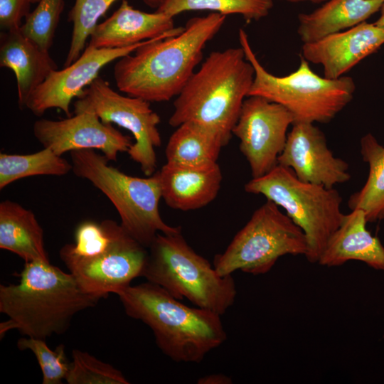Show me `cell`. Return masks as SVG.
I'll list each match as a JSON object with an SVG mask.
<instances>
[{
    "instance_id": "obj_1",
    "label": "cell",
    "mask_w": 384,
    "mask_h": 384,
    "mask_svg": "<svg viewBox=\"0 0 384 384\" xmlns=\"http://www.w3.org/2000/svg\"><path fill=\"white\" fill-rule=\"evenodd\" d=\"M225 18L215 12L191 18L185 26L149 40L117 59L114 67L117 88L149 102L176 97L201 61L206 43L218 33Z\"/></svg>"
},
{
    "instance_id": "obj_2",
    "label": "cell",
    "mask_w": 384,
    "mask_h": 384,
    "mask_svg": "<svg viewBox=\"0 0 384 384\" xmlns=\"http://www.w3.org/2000/svg\"><path fill=\"white\" fill-rule=\"evenodd\" d=\"M100 299L50 262H25L17 283L0 285V312L8 317L0 324L1 337L12 329L44 340L62 334L76 314Z\"/></svg>"
},
{
    "instance_id": "obj_3",
    "label": "cell",
    "mask_w": 384,
    "mask_h": 384,
    "mask_svg": "<svg viewBox=\"0 0 384 384\" xmlns=\"http://www.w3.org/2000/svg\"><path fill=\"white\" fill-rule=\"evenodd\" d=\"M117 295L126 314L147 325L158 348L174 361L200 363L227 339L220 315L186 306L157 284L129 285Z\"/></svg>"
},
{
    "instance_id": "obj_4",
    "label": "cell",
    "mask_w": 384,
    "mask_h": 384,
    "mask_svg": "<svg viewBox=\"0 0 384 384\" xmlns=\"http://www.w3.org/2000/svg\"><path fill=\"white\" fill-rule=\"evenodd\" d=\"M243 49L211 52L174 102L169 124L196 122L218 132L228 143L254 80Z\"/></svg>"
},
{
    "instance_id": "obj_5",
    "label": "cell",
    "mask_w": 384,
    "mask_h": 384,
    "mask_svg": "<svg viewBox=\"0 0 384 384\" xmlns=\"http://www.w3.org/2000/svg\"><path fill=\"white\" fill-rule=\"evenodd\" d=\"M142 277L175 298L220 316L233 304L237 290L231 275L213 265L188 245L181 231L158 233L151 244Z\"/></svg>"
},
{
    "instance_id": "obj_6",
    "label": "cell",
    "mask_w": 384,
    "mask_h": 384,
    "mask_svg": "<svg viewBox=\"0 0 384 384\" xmlns=\"http://www.w3.org/2000/svg\"><path fill=\"white\" fill-rule=\"evenodd\" d=\"M73 172L89 181L114 205L120 225L133 238L149 248L159 233L181 231L166 224L159 213L161 198L157 171L145 178L133 176L110 166L103 154L92 149L70 152Z\"/></svg>"
},
{
    "instance_id": "obj_7",
    "label": "cell",
    "mask_w": 384,
    "mask_h": 384,
    "mask_svg": "<svg viewBox=\"0 0 384 384\" xmlns=\"http://www.w3.org/2000/svg\"><path fill=\"white\" fill-rule=\"evenodd\" d=\"M238 37L255 71L248 97L260 96L282 105L292 114L294 122L328 123L352 100L356 85L351 78L321 77L302 55L296 70L284 76L274 75L260 63L243 29H240Z\"/></svg>"
},
{
    "instance_id": "obj_8",
    "label": "cell",
    "mask_w": 384,
    "mask_h": 384,
    "mask_svg": "<svg viewBox=\"0 0 384 384\" xmlns=\"http://www.w3.org/2000/svg\"><path fill=\"white\" fill-rule=\"evenodd\" d=\"M245 191L261 194L285 210L305 235L308 245L305 257L311 263L319 262L344 215L337 190L302 181L291 169L279 164L265 175L252 178L245 183Z\"/></svg>"
},
{
    "instance_id": "obj_9",
    "label": "cell",
    "mask_w": 384,
    "mask_h": 384,
    "mask_svg": "<svg viewBox=\"0 0 384 384\" xmlns=\"http://www.w3.org/2000/svg\"><path fill=\"white\" fill-rule=\"evenodd\" d=\"M303 231L274 203L267 200L256 209L225 250L216 255L213 267L221 276L236 270L254 275L267 273L284 255H306Z\"/></svg>"
},
{
    "instance_id": "obj_10",
    "label": "cell",
    "mask_w": 384,
    "mask_h": 384,
    "mask_svg": "<svg viewBox=\"0 0 384 384\" xmlns=\"http://www.w3.org/2000/svg\"><path fill=\"white\" fill-rule=\"evenodd\" d=\"M73 106L74 113L90 110L103 122L116 124L129 130L134 139L127 151L130 159L139 165L146 176L156 172L155 149L161 144L158 129L161 119L149 102L118 93L99 76L85 88Z\"/></svg>"
},
{
    "instance_id": "obj_11",
    "label": "cell",
    "mask_w": 384,
    "mask_h": 384,
    "mask_svg": "<svg viewBox=\"0 0 384 384\" xmlns=\"http://www.w3.org/2000/svg\"><path fill=\"white\" fill-rule=\"evenodd\" d=\"M59 255L80 287L102 299L110 293L117 294L134 279L142 277L149 250L114 221L109 245L98 253L80 257L60 250Z\"/></svg>"
},
{
    "instance_id": "obj_12",
    "label": "cell",
    "mask_w": 384,
    "mask_h": 384,
    "mask_svg": "<svg viewBox=\"0 0 384 384\" xmlns=\"http://www.w3.org/2000/svg\"><path fill=\"white\" fill-rule=\"evenodd\" d=\"M294 122L292 114L279 104L260 96L244 100L233 134L240 140L252 178L265 175L278 164Z\"/></svg>"
},
{
    "instance_id": "obj_13",
    "label": "cell",
    "mask_w": 384,
    "mask_h": 384,
    "mask_svg": "<svg viewBox=\"0 0 384 384\" xmlns=\"http://www.w3.org/2000/svg\"><path fill=\"white\" fill-rule=\"evenodd\" d=\"M33 132L43 147L59 156L73 151L96 149L109 161H116L118 154L127 153L133 144L130 136L123 134L112 124L103 122L90 110L60 120L38 119Z\"/></svg>"
},
{
    "instance_id": "obj_14",
    "label": "cell",
    "mask_w": 384,
    "mask_h": 384,
    "mask_svg": "<svg viewBox=\"0 0 384 384\" xmlns=\"http://www.w3.org/2000/svg\"><path fill=\"white\" fill-rule=\"evenodd\" d=\"M146 41L122 48H95L87 46L71 65L53 71L27 100L25 107L36 116L57 108L70 117V104L81 95L108 63L132 53Z\"/></svg>"
},
{
    "instance_id": "obj_15",
    "label": "cell",
    "mask_w": 384,
    "mask_h": 384,
    "mask_svg": "<svg viewBox=\"0 0 384 384\" xmlns=\"http://www.w3.org/2000/svg\"><path fill=\"white\" fill-rule=\"evenodd\" d=\"M278 164L291 169L301 181L334 188L348 181V164L334 156L324 134L310 122H294Z\"/></svg>"
},
{
    "instance_id": "obj_16",
    "label": "cell",
    "mask_w": 384,
    "mask_h": 384,
    "mask_svg": "<svg viewBox=\"0 0 384 384\" xmlns=\"http://www.w3.org/2000/svg\"><path fill=\"white\" fill-rule=\"evenodd\" d=\"M384 44V29L364 21L348 29L303 43L302 56L322 66L324 76L337 79Z\"/></svg>"
},
{
    "instance_id": "obj_17",
    "label": "cell",
    "mask_w": 384,
    "mask_h": 384,
    "mask_svg": "<svg viewBox=\"0 0 384 384\" xmlns=\"http://www.w3.org/2000/svg\"><path fill=\"white\" fill-rule=\"evenodd\" d=\"M175 28L174 17L158 11H142L123 0L109 18L96 26L87 46L125 48L162 36Z\"/></svg>"
},
{
    "instance_id": "obj_18",
    "label": "cell",
    "mask_w": 384,
    "mask_h": 384,
    "mask_svg": "<svg viewBox=\"0 0 384 384\" xmlns=\"http://www.w3.org/2000/svg\"><path fill=\"white\" fill-rule=\"evenodd\" d=\"M157 174L161 198L170 208L182 211L198 210L211 203L223 179L218 163L192 166L166 162Z\"/></svg>"
},
{
    "instance_id": "obj_19",
    "label": "cell",
    "mask_w": 384,
    "mask_h": 384,
    "mask_svg": "<svg viewBox=\"0 0 384 384\" xmlns=\"http://www.w3.org/2000/svg\"><path fill=\"white\" fill-rule=\"evenodd\" d=\"M0 65L15 75L21 108L25 107L31 94L58 69L49 50L24 35L20 28L1 33Z\"/></svg>"
},
{
    "instance_id": "obj_20",
    "label": "cell",
    "mask_w": 384,
    "mask_h": 384,
    "mask_svg": "<svg viewBox=\"0 0 384 384\" xmlns=\"http://www.w3.org/2000/svg\"><path fill=\"white\" fill-rule=\"evenodd\" d=\"M367 223L366 214L361 209L344 214L318 263L323 266L337 267L350 260H358L384 272V246L366 229Z\"/></svg>"
},
{
    "instance_id": "obj_21",
    "label": "cell",
    "mask_w": 384,
    "mask_h": 384,
    "mask_svg": "<svg viewBox=\"0 0 384 384\" xmlns=\"http://www.w3.org/2000/svg\"><path fill=\"white\" fill-rule=\"evenodd\" d=\"M383 4V0H328L299 14L297 33L303 43L316 41L366 21Z\"/></svg>"
},
{
    "instance_id": "obj_22",
    "label": "cell",
    "mask_w": 384,
    "mask_h": 384,
    "mask_svg": "<svg viewBox=\"0 0 384 384\" xmlns=\"http://www.w3.org/2000/svg\"><path fill=\"white\" fill-rule=\"evenodd\" d=\"M0 248L25 262H50L43 230L34 213L11 200L0 203Z\"/></svg>"
},
{
    "instance_id": "obj_23",
    "label": "cell",
    "mask_w": 384,
    "mask_h": 384,
    "mask_svg": "<svg viewBox=\"0 0 384 384\" xmlns=\"http://www.w3.org/2000/svg\"><path fill=\"white\" fill-rule=\"evenodd\" d=\"M176 128L166 146V162L192 166L217 164L228 144L218 132L192 121Z\"/></svg>"
},
{
    "instance_id": "obj_24",
    "label": "cell",
    "mask_w": 384,
    "mask_h": 384,
    "mask_svg": "<svg viewBox=\"0 0 384 384\" xmlns=\"http://www.w3.org/2000/svg\"><path fill=\"white\" fill-rule=\"evenodd\" d=\"M361 154L368 164V176L363 186L353 193L348 201L349 208L364 211L367 222L384 219V146L370 133L361 139Z\"/></svg>"
},
{
    "instance_id": "obj_25",
    "label": "cell",
    "mask_w": 384,
    "mask_h": 384,
    "mask_svg": "<svg viewBox=\"0 0 384 384\" xmlns=\"http://www.w3.org/2000/svg\"><path fill=\"white\" fill-rule=\"evenodd\" d=\"M72 163L45 148L28 154H0V189L13 182L34 176L67 175Z\"/></svg>"
},
{
    "instance_id": "obj_26",
    "label": "cell",
    "mask_w": 384,
    "mask_h": 384,
    "mask_svg": "<svg viewBox=\"0 0 384 384\" xmlns=\"http://www.w3.org/2000/svg\"><path fill=\"white\" fill-rule=\"evenodd\" d=\"M273 0H161L156 11L172 17L188 11H211L225 16H241L247 22L266 17Z\"/></svg>"
},
{
    "instance_id": "obj_27",
    "label": "cell",
    "mask_w": 384,
    "mask_h": 384,
    "mask_svg": "<svg viewBox=\"0 0 384 384\" xmlns=\"http://www.w3.org/2000/svg\"><path fill=\"white\" fill-rule=\"evenodd\" d=\"M117 0H75L69 12L68 20L73 23L69 50L64 66L75 61L85 50L88 38L98 24L97 21Z\"/></svg>"
},
{
    "instance_id": "obj_28",
    "label": "cell",
    "mask_w": 384,
    "mask_h": 384,
    "mask_svg": "<svg viewBox=\"0 0 384 384\" xmlns=\"http://www.w3.org/2000/svg\"><path fill=\"white\" fill-rule=\"evenodd\" d=\"M69 372L68 384H129L121 371L87 352L74 349Z\"/></svg>"
},
{
    "instance_id": "obj_29",
    "label": "cell",
    "mask_w": 384,
    "mask_h": 384,
    "mask_svg": "<svg viewBox=\"0 0 384 384\" xmlns=\"http://www.w3.org/2000/svg\"><path fill=\"white\" fill-rule=\"evenodd\" d=\"M17 347L21 351L29 350L35 355L42 372L43 384H61L65 380L70 362L64 345L60 344L51 350L46 340L27 336L18 340Z\"/></svg>"
},
{
    "instance_id": "obj_30",
    "label": "cell",
    "mask_w": 384,
    "mask_h": 384,
    "mask_svg": "<svg viewBox=\"0 0 384 384\" xmlns=\"http://www.w3.org/2000/svg\"><path fill=\"white\" fill-rule=\"evenodd\" d=\"M63 0H40L36 8L26 18L21 32L49 50L63 8Z\"/></svg>"
},
{
    "instance_id": "obj_31",
    "label": "cell",
    "mask_w": 384,
    "mask_h": 384,
    "mask_svg": "<svg viewBox=\"0 0 384 384\" xmlns=\"http://www.w3.org/2000/svg\"><path fill=\"white\" fill-rule=\"evenodd\" d=\"M31 0H0V26L4 31L20 28L29 13Z\"/></svg>"
},
{
    "instance_id": "obj_32",
    "label": "cell",
    "mask_w": 384,
    "mask_h": 384,
    "mask_svg": "<svg viewBox=\"0 0 384 384\" xmlns=\"http://www.w3.org/2000/svg\"><path fill=\"white\" fill-rule=\"evenodd\" d=\"M197 383L199 384H230L232 380L223 374H212L200 378Z\"/></svg>"
},
{
    "instance_id": "obj_33",
    "label": "cell",
    "mask_w": 384,
    "mask_h": 384,
    "mask_svg": "<svg viewBox=\"0 0 384 384\" xmlns=\"http://www.w3.org/2000/svg\"><path fill=\"white\" fill-rule=\"evenodd\" d=\"M380 14L378 18L375 22H374L377 26L381 27L384 29V4L380 9Z\"/></svg>"
},
{
    "instance_id": "obj_34",
    "label": "cell",
    "mask_w": 384,
    "mask_h": 384,
    "mask_svg": "<svg viewBox=\"0 0 384 384\" xmlns=\"http://www.w3.org/2000/svg\"><path fill=\"white\" fill-rule=\"evenodd\" d=\"M284 1L290 3H299V2H310L313 4H323L328 0H279Z\"/></svg>"
},
{
    "instance_id": "obj_35",
    "label": "cell",
    "mask_w": 384,
    "mask_h": 384,
    "mask_svg": "<svg viewBox=\"0 0 384 384\" xmlns=\"http://www.w3.org/2000/svg\"><path fill=\"white\" fill-rule=\"evenodd\" d=\"M145 4L154 8H158L161 0H144Z\"/></svg>"
},
{
    "instance_id": "obj_36",
    "label": "cell",
    "mask_w": 384,
    "mask_h": 384,
    "mask_svg": "<svg viewBox=\"0 0 384 384\" xmlns=\"http://www.w3.org/2000/svg\"><path fill=\"white\" fill-rule=\"evenodd\" d=\"M32 1V4H34V3H38L40 0H31Z\"/></svg>"
},
{
    "instance_id": "obj_37",
    "label": "cell",
    "mask_w": 384,
    "mask_h": 384,
    "mask_svg": "<svg viewBox=\"0 0 384 384\" xmlns=\"http://www.w3.org/2000/svg\"><path fill=\"white\" fill-rule=\"evenodd\" d=\"M384 1V0H383Z\"/></svg>"
}]
</instances>
